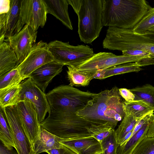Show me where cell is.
Instances as JSON below:
<instances>
[{
	"mask_svg": "<svg viewBox=\"0 0 154 154\" xmlns=\"http://www.w3.org/2000/svg\"><path fill=\"white\" fill-rule=\"evenodd\" d=\"M64 66L54 61H52L35 70L30 75L29 78L45 92L54 78L62 71Z\"/></svg>",
	"mask_w": 154,
	"mask_h": 154,
	"instance_id": "obj_16",
	"label": "cell"
},
{
	"mask_svg": "<svg viewBox=\"0 0 154 154\" xmlns=\"http://www.w3.org/2000/svg\"><path fill=\"white\" fill-rule=\"evenodd\" d=\"M23 0H11L6 13L0 14V42L20 31L25 25L23 22Z\"/></svg>",
	"mask_w": 154,
	"mask_h": 154,
	"instance_id": "obj_10",
	"label": "cell"
},
{
	"mask_svg": "<svg viewBox=\"0 0 154 154\" xmlns=\"http://www.w3.org/2000/svg\"><path fill=\"white\" fill-rule=\"evenodd\" d=\"M147 137H154V113L153 119L151 122L147 133Z\"/></svg>",
	"mask_w": 154,
	"mask_h": 154,
	"instance_id": "obj_40",
	"label": "cell"
},
{
	"mask_svg": "<svg viewBox=\"0 0 154 154\" xmlns=\"http://www.w3.org/2000/svg\"><path fill=\"white\" fill-rule=\"evenodd\" d=\"M54 58L48 48V44L41 40L33 46L30 52L17 69L24 79L41 66L52 61Z\"/></svg>",
	"mask_w": 154,
	"mask_h": 154,
	"instance_id": "obj_11",
	"label": "cell"
},
{
	"mask_svg": "<svg viewBox=\"0 0 154 154\" xmlns=\"http://www.w3.org/2000/svg\"><path fill=\"white\" fill-rule=\"evenodd\" d=\"M78 17V33L81 42L91 44L103 26L102 0H68Z\"/></svg>",
	"mask_w": 154,
	"mask_h": 154,
	"instance_id": "obj_3",
	"label": "cell"
},
{
	"mask_svg": "<svg viewBox=\"0 0 154 154\" xmlns=\"http://www.w3.org/2000/svg\"><path fill=\"white\" fill-rule=\"evenodd\" d=\"M91 137H94L100 143L109 136L114 130L112 128L105 125H93L87 128Z\"/></svg>",
	"mask_w": 154,
	"mask_h": 154,
	"instance_id": "obj_31",
	"label": "cell"
},
{
	"mask_svg": "<svg viewBox=\"0 0 154 154\" xmlns=\"http://www.w3.org/2000/svg\"><path fill=\"white\" fill-rule=\"evenodd\" d=\"M143 118H138L131 115L125 114L121 124L115 130L116 138L119 145L125 136L134 130L137 123Z\"/></svg>",
	"mask_w": 154,
	"mask_h": 154,
	"instance_id": "obj_26",
	"label": "cell"
},
{
	"mask_svg": "<svg viewBox=\"0 0 154 154\" xmlns=\"http://www.w3.org/2000/svg\"><path fill=\"white\" fill-rule=\"evenodd\" d=\"M20 84L0 89V108L17 105L20 101Z\"/></svg>",
	"mask_w": 154,
	"mask_h": 154,
	"instance_id": "obj_23",
	"label": "cell"
},
{
	"mask_svg": "<svg viewBox=\"0 0 154 154\" xmlns=\"http://www.w3.org/2000/svg\"><path fill=\"white\" fill-rule=\"evenodd\" d=\"M20 64L17 56L9 44L0 42V76L17 68Z\"/></svg>",
	"mask_w": 154,
	"mask_h": 154,
	"instance_id": "obj_20",
	"label": "cell"
},
{
	"mask_svg": "<svg viewBox=\"0 0 154 154\" xmlns=\"http://www.w3.org/2000/svg\"><path fill=\"white\" fill-rule=\"evenodd\" d=\"M0 140L3 145L9 149L16 148L12 132L5 117L3 111L0 108Z\"/></svg>",
	"mask_w": 154,
	"mask_h": 154,
	"instance_id": "obj_27",
	"label": "cell"
},
{
	"mask_svg": "<svg viewBox=\"0 0 154 154\" xmlns=\"http://www.w3.org/2000/svg\"><path fill=\"white\" fill-rule=\"evenodd\" d=\"M119 93L121 97L125 101L130 102L135 100V96L130 89L126 88H120L119 89Z\"/></svg>",
	"mask_w": 154,
	"mask_h": 154,
	"instance_id": "obj_35",
	"label": "cell"
},
{
	"mask_svg": "<svg viewBox=\"0 0 154 154\" xmlns=\"http://www.w3.org/2000/svg\"><path fill=\"white\" fill-rule=\"evenodd\" d=\"M152 119L153 117L123 144L119 145L117 149V154H131L138 144L147 137L150 124Z\"/></svg>",
	"mask_w": 154,
	"mask_h": 154,
	"instance_id": "obj_22",
	"label": "cell"
},
{
	"mask_svg": "<svg viewBox=\"0 0 154 154\" xmlns=\"http://www.w3.org/2000/svg\"><path fill=\"white\" fill-rule=\"evenodd\" d=\"M46 152L48 154H77L72 150L64 145L61 148L52 149Z\"/></svg>",
	"mask_w": 154,
	"mask_h": 154,
	"instance_id": "obj_36",
	"label": "cell"
},
{
	"mask_svg": "<svg viewBox=\"0 0 154 154\" xmlns=\"http://www.w3.org/2000/svg\"><path fill=\"white\" fill-rule=\"evenodd\" d=\"M67 67V78L69 82V85L71 86H87L94 79L95 72L78 71L69 66Z\"/></svg>",
	"mask_w": 154,
	"mask_h": 154,
	"instance_id": "obj_24",
	"label": "cell"
},
{
	"mask_svg": "<svg viewBox=\"0 0 154 154\" xmlns=\"http://www.w3.org/2000/svg\"><path fill=\"white\" fill-rule=\"evenodd\" d=\"M93 125H95L72 112H49L40 124L42 128L64 140L91 137L87 128Z\"/></svg>",
	"mask_w": 154,
	"mask_h": 154,
	"instance_id": "obj_4",
	"label": "cell"
},
{
	"mask_svg": "<svg viewBox=\"0 0 154 154\" xmlns=\"http://www.w3.org/2000/svg\"><path fill=\"white\" fill-rule=\"evenodd\" d=\"M17 69L0 76V89L20 84L24 80Z\"/></svg>",
	"mask_w": 154,
	"mask_h": 154,
	"instance_id": "obj_29",
	"label": "cell"
},
{
	"mask_svg": "<svg viewBox=\"0 0 154 154\" xmlns=\"http://www.w3.org/2000/svg\"><path fill=\"white\" fill-rule=\"evenodd\" d=\"M60 143L77 154H101L100 143L92 137L75 140H66Z\"/></svg>",
	"mask_w": 154,
	"mask_h": 154,
	"instance_id": "obj_17",
	"label": "cell"
},
{
	"mask_svg": "<svg viewBox=\"0 0 154 154\" xmlns=\"http://www.w3.org/2000/svg\"><path fill=\"white\" fill-rule=\"evenodd\" d=\"M131 154H154V137H146L135 147Z\"/></svg>",
	"mask_w": 154,
	"mask_h": 154,
	"instance_id": "obj_33",
	"label": "cell"
},
{
	"mask_svg": "<svg viewBox=\"0 0 154 154\" xmlns=\"http://www.w3.org/2000/svg\"><path fill=\"white\" fill-rule=\"evenodd\" d=\"M125 114L131 115L138 118H142L154 111L153 109L148 104L141 100L124 102Z\"/></svg>",
	"mask_w": 154,
	"mask_h": 154,
	"instance_id": "obj_25",
	"label": "cell"
},
{
	"mask_svg": "<svg viewBox=\"0 0 154 154\" xmlns=\"http://www.w3.org/2000/svg\"><path fill=\"white\" fill-rule=\"evenodd\" d=\"M103 26L133 29L152 7L145 0H102Z\"/></svg>",
	"mask_w": 154,
	"mask_h": 154,
	"instance_id": "obj_2",
	"label": "cell"
},
{
	"mask_svg": "<svg viewBox=\"0 0 154 154\" xmlns=\"http://www.w3.org/2000/svg\"><path fill=\"white\" fill-rule=\"evenodd\" d=\"M135 96V100H142L154 110V87L149 84L130 89Z\"/></svg>",
	"mask_w": 154,
	"mask_h": 154,
	"instance_id": "obj_28",
	"label": "cell"
},
{
	"mask_svg": "<svg viewBox=\"0 0 154 154\" xmlns=\"http://www.w3.org/2000/svg\"><path fill=\"white\" fill-rule=\"evenodd\" d=\"M24 24L37 31L43 28L47 20V10L43 0H23V7Z\"/></svg>",
	"mask_w": 154,
	"mask_h": 154,
	"instance_id": "obj_14",
	"label": "cell"
},
{
	"mask_svg": "<svg viewBox=\"0 0 154 154\" xmlns=\"http://www.w3.org/2000/svg\"><path fill=\"white\" fill-rule=\"evenodd\" d=\"M0 154H18L17 150L14 148L9 149L2 143L0 145Z\"/></svg>",
	"mask_w": 154,
	"mask_h": 154,
	"instance_id": "obj_39",
	"label": "cell"
},
{
	"mask_svg": "<svg viewBox=\"0 0 154 154\" xmlns=\"http://www.w3.org/2000/svg\"><path fill=\"white\" fill-rule=\"evenodd\" d=\"M37 31L25 25L16 34L8 37L4 41L8 42L15 53L19 64L25 59L35 44Z\"/></svg>",
	"mask_w": 154,
	"mask_h": 154,
	"instance_id": "obj_13",
	"label": "cell"
},
{
	"mask_svg": "<svg viewBox=\"0 0 154 154\" xmlns=\"http://www.w3.org/2000/svg\"><path fill=\"white\" fill-rule=\"evenodd\" d=\"M141 34L154 40V32L148 31Z\"/></svg>",
	"mask_w": 154,
	"mask_h": 154,
	"instance_id": "obj_41",
	"label": "cell"
},
{
	"mask_svg": "<svg viewBox=\"0 0 154 154\" xmlns=\"http://www.w3.org/2000/svg\"><path fill=\"white\" fill-rule=\"evenodd\" d=\"M48 48L54 61L64 65L75 67L91 58L93 49L87 45L73 46L69 42L54 40L48 44Z\"/></svg>",
	"mask_w": 154,
	"mask_h": 154,
	"instance_id": "obj_7",
	"label": "cell"
},
{
	"mask_svg": "<svg viewBox=\"0 0 154 154\" xmlns=\"http://www.w3.org/2000/svg\"><path fill=\"white\" fill-rule=\"evenodd\" d=\"M2 109L13 134L18 154H35L17 105Z\"/></svg>",
	"mask_w": 154,
	"mask_h": 154,
	"instance_id": "obj_8",
	"label": "cell"
},
{
	"mask_svg": "<svg viewBox=\"0 0 154 154\" xmlns=\"http://www.w3.org/2000/svg\"><path fill=\"white\" fill-rule=\"evenodd\" d=\"M46 7L47 14H50L59 20L69 29L73 27L68 12V0H43Z\"/></svg>",
	"mask_w": 154,
	"mask_h": 154,
	"instance_id": "obj_19",
	"label": "cell"
},
{
	"mask_svg": "<svg viewBox=\"0 0 154 154\" xmlns=\"http://www.w3.org/2000/svg\"><path fill=\"white\" fill-rule=\"evenodd\" d=\"M142 70V68L139 66L135 62L125 63L95 72L94 79H103L117 75L132 72H138Z\"/></svg>",
	"mask_w": 154,
	"mask_h": 154,
	"instance_id": "obj_21",
	"label": "cell"
},
{
	"mask_svg": "<svg viewBox=\"0 0 154 154\" xmlns=\"http://www.w3.org/2000/svg\"><path fill=\"white\" fill-rule=\"evenodd\" d=\"M20 85L22 88L20 101H28L33 104L38 114V121L41 124L45 120L49 109L46 94L30 78L23 81Z\"/></svg>",
	"mask_w": 154,
	"mask_h": 154,
	"instance_id": "obj_12",
	"label": "cell"
},
{
	"mask_svg": "<svg viewBox=\"0 0 154 154\" xmlns=\"http://www.w3.org/2000/svg\"><path fill=\"white\" fill-rule=\"evenodd\" d=\"M64 140L50 133L41 127L32 143L33 149L35 154L63 147L60 142Z\"/></svg>",
	"mask_w": 154,
	"mask_h": 154,
	"instance_id": "obj_18",
	"label": "cell"
},
{
	"mask_svg": "<svg viewBox=\"0 0 154 154\" xmlns=\"http://www.w3.org/2000/svg\"><path fill=\"white\" fill-rule=\"evenodd\" d=\"M102 45L103 48L112 50L143 51L154 58V40L136 33L133 29L109 27Z\"/></svg>",
	"mask_w": 154,
	"mask_h": 154,
	"instance_id": "obj_5",
	"label": "cell"
},
{
	"mask_svg": "<svg viewBox=\"0 0 154 154\" xmlns=\"http://www.w3.org/2000/svg\"><path fill=\"white\" fill-rule=\"evenodd\" d=\"M116 86L102 91L89 101L77 115L97 125H105L115 129L123 119L125 112L124 102Z\"/></svg>",
	"mask_w": 154,
	"mask_h": 154,
	"instance_id": "obj_1",
	"label": "cell"
},
{
	"mask_svg": "<svg viewBox=\"0 0 154 154\" xmlns=\"http://www.w3.org/2000/svg\"><path fill=\"white\" fill-rule=\"evenodd\" d=\"M102 154H117V149L119 146L114 130L108 137L100 143Z\"/></svg>",
	"mask_w": 154,
	"mask_h": 154,
	"instance_id": "obj_32",
	"label": "cell"
},
{
	"mask_svg": "<svg viewBox=\"0 0 154 154\" xmlns=\"http://www.w3.org/2000/svg\"><path fill=\"white\" fill-rule=\"evenodd\" d=\"M0 14L8 12L10 7V0H0Z\"/></svg>",
	"mask_w": 154,
	"mask_h": 154,
	"instance_id": "obj_38",
	"label": "cell"
},
{
	"mask_svg": "<svg viewBox=\"0 0 154 154\" xmlns=\"http://www.w3.org/2000/svg\"><path fill=\"white\" fill-rule=\"evenodd\" d=\"M154 27V7L149 10L133 29L136 33L142 34Z\"/></svg>",
	"mask_w": 154,
	"mask_h": 154,
	"instance_id": "obj_30",
	"label": "cell"
},
{
	"mask_svg": "<svg viewBox=\"0 0 154 154\" xmlns=\"http://www.w3.org/2000/svg\"><path fill=\"white\" fill-rule=\"evenodd\" d=\"M144 57L116 55L112 53L100 52L94 54L90 58L73 67L78 71L95 72L121 64L135 62Z\"/></svg>",
	"mask_w": 154,
	"mask_h": 154,
	"instance_id": "obj_9",
	"label": "cell"
},
{
	"mask_svg": "<svg viewBox=\"0 0 154 154\" xmlns=\"http://www.w3.org/2000/svg\"><path fill=\"white\" fill-rule=\"evenodd\" d=\"M17 106L26 130L32 144L41 128L33 104L26 100L20 101Z\"/></svg>",
	"mask_w": 154,
	"mask_h": 154,
	"instance_id": "obj_15",
	"label": "cell"
},
{
	"mask_svg": "<svg viewBox=\"0 0 154 154\" xmlns=\"http://www.w3.org/2000/svg\"><path fill=\"white\" fill-rule=\"evenodd\" d=\"M48 103L59 108L76 113L97 94L69 85L57 87L46 94Z\"/></svg>",
	"mask_w": 154,
	"mask_h": 154,
	"instance_id": "obj_6",
	"label": "cell"
},
{
	"mask_svg": "<svg viewBox=\"0 0 154 154\" xmlns=\"http://www.w3.org/2000/svg\"><path fill=\"white\" fill-rule=\"evenodd\" d=\"M148 31L154 32V27L149 29Z\"/></svg>",
	"mask_w": 154,
	"mask_h": 154,
	"instance_id": "obj_42",
	"label": "cell"
},
{
	"mask_svg": "<svg viewBox=\"0 0 154 154\" xmlns=\"http://www.w3.org/2000/svg\"><path fill=\"white\" fill-rule=\"evenodd\" d=\"M135 63L140 67L154 65V58L151 57H144Z\"/></svg>",
	"mask_w": 154,
	"mask_h": 154,
	"instance_id": "obj_37",
	"label": "cell"
},
{
	"mask_svg": "<svg viewBox=\"0 0 154 154\" xmlns=\"http://www.w3.org/2000/svg\"></svg>",
	"mask_w": 154,
	"mask_h": 154,
	"instance_id": "obj_43",
	"label": "cell"
},
{
	"mask_svg": "<svg viewBox=\"0 0 154 154\" xmlns=\"http://www.w3.org/2000/svg\"><path fill=\"white\" fill-rule=\"evenodd\" d=\"M122 55L128 56H138L142 57H151L149 53L143 51L137 50H130L122 51Z\"/></svg>",
	"mask_w": 154,
	"mask_h": 154,
	"instance_id": "obj_34",
	"label": "cell"
}]
</instances>
